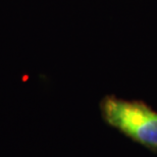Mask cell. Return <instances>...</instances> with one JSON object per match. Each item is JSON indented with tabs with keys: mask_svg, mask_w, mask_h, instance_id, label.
<instances>
[{
	"mask_svg": "<svg viewBox=\"0 0 157 157\" xmlns=\"http://www.w3.org/2000/svg\"><path fill=\"white\" fill-rule=\"evenodd\" d=\"M100 109L110 127L157 152V112L146 103L107 96L101 101Z\"/></svg>",
	"mask_w": 157,
	"mask_h": 157,
	"instance_id": "1",
	"label": "cell"
}]
</instances>
